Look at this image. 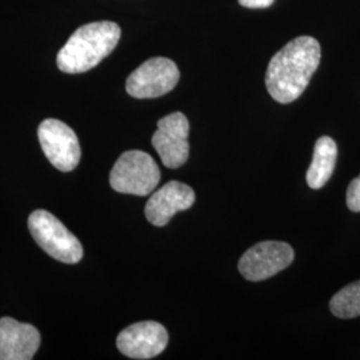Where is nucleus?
<instances>
[{"mask_svg":"<svg viewBox=\"0 0 360 360\" xmlns=\"http://www.w3.org/2000/svg\"><path fill=\"white\" fill-rule=\"evenodd\" d=\"M321 44L315 38L299 37L276 52L267 67V91L279 103L296 101L309 86L321 63Z\"/></svg>","mask_w":360,"mask_h":360,"instance_id":"1","label":"nucleus"},{"mask_svg":"<svg viewBox=\"0 0 360 360\" xmlns=\"http://www.w3.org/2000/svg\"><path fill=\"white\" fill-rule=\"evenodd\" d=\"M120 35V27L108 20L79 27L58 53L56 65L65 74L87 72L115 50Z\"/></svg>","mask_w":360,"mask_h":360,"instance_id":"2","label":"nucleus"},{"mask_svg":"<svg viewBox=\"0 0 360 360\" xmlns=\"http://www.w3.org/2000/svg\"><path fill=\"white\" fill-rule=\"evenodd\" d=\"M28 229L41 250L53 259L67 264H75L82 260L83 245L51 212L34 211L28 218Z\"/></svg>","mask_w":360,"mask_h":360,"instance_id":"3","label":"nucleus"},{"mask_svg":"<svg viewBox=\"0 0 360 360\" xmlns=\"http://www.w3.org/2000/svg\"><path fill=\"white\" fill-rule=\"evenodd\" d=\"M160 181V169L151 155L138 150L126 151L116 160L110 184L116 193L147 196Z\"/></svg>","mask_w":360,"mask_h":360,"instance_id":"4","label":"nucleus"},{"mask_svg":"<svg viewBox=\"0 0 360 360\" xmlns=\"http://www.w3.org/2000/svg\"><path fill=\"white\" fill-rule=\"evenodd\" d=\"M178 65L167 58H153L139 65L126 82V91L136 99H154L174 90L179 82Z\"/></svg>","mask_w":360,"mask_h":360,"instance_id":"5","label":"nucleus"},{"mask_svg":"<svg viewBox=\"0 0 360 360\" xmlns=\"http://www.w3.org/2000/svg\"><path fill=\"white\" fill-rule=\"evenodd\" d=\"M38 138L41 150L53 167L59 171H74L80 160V144L74 129L58 119L40 123Z\"/></svg>","mask_w":360,"mask_h":360,"instance_id":"6","label":"nucleus"},{"mask_svg":"<svg viewBox=\"0 0 360 360\" xmlns=\"http://www.w3.org/2000/svg\"><path fill=\"white\" fill-rule=\"evenodd\" d=\"M294 257L292 247L284 242H262L245 251L239 260V271L247 281H266L287 269Z\"/></svg>","mask_w":360,"mask_h":360,"instance_id":"7","label":"nucleus"},{"mask_svg":"<svg viewBox=\"0 0 360 360\" xmlns=\"http://www.w3.org/2000/svg\"><path fill=\"white\" fill-rule=\"evenodd\" d=\"M190 123L181 112H174L158 122V129L153 136V146L167 168H179L190 155L188 144Z\"/></svg>","mask_w":360,"mask_h":360,"instance_id":"8","label":"nucleus"},{"mask_svg":"<svg viewBox=\"0 0 360 360\" xmlns=\"http://www.w3.org/2000/svg\"><path fill=\"white\" fill-rule=\"evenodd\" d=\"M168 345L167 330L160 323H134L117 335L116 346L131 359H151L165 351Z\"/></svg>","mask_w":360,"mask_h":360,"instance_id":"9","label":"nucleus"},{"mask_svg":"<svg viewBox=\"0 0 360 360\" xmlns=\"http://www.w3.org/2000/svg\"><path fill=\"white\" fill-rule=\"evenodd\" d=\"M193 203V188L184 183L172 180L151 195L144 208V214L151 224L163 227L176 212L191 208Z\"/></svg>","mask_w":360,"mask_h":360,"instance_id":"10","label":"nucleus"},{"mask_svg":"<svg viewBox=\"0 0 360 360\" xmlns=\"http://www.w3.org/2000/svg\"><path fill=\"white\" fill-rule=\"evenodd\" d=\"M38 328L13 318L0 319V360H30L40 346Z\"/></svg>","mask_w":360,"mask_h":360,"instance_id":"11","label":"nucleus"},{"mask_svg":"<svg viewBox=\"0 0 360 360\" xmlns=\"http://www.w3.org/2000/svg\"><path fill=\"white\" fill-rule=\"evenodd\" d=\"M338 156V147L334 139L322 136L315 143L312 163L307 171V184L314 190H319L333 176Z\"/></svg>","mask_w":360,"mask_h":360,"instance_id":"12","label":"nucleus"},{"mask_svg":"<svg viewBox=\"0 0 360 360\" xmlns=\"http://www.w3.org/2000/svg\"><path fill=\"white\" fill-rule=\"evenodd\" d=\"M330 309L340 319L360 316V281L336 292L330 302Z\"/></svg>","mask_w":360,"mask_h":360,"instance_id":"13","label":"nucleus"},{"mask_svg":"<svg viewBox=\"0 0 360 360\" xmlns=\"http://www.w3.org/2000/svg\"><path fill=\"white\" fill-rule=\"evenodd\" d=\"M347 206L354 212H360V175L348 186Z\"/></svg>","mask_w":360,"mask_h":360,"instance_id":"14","label":"nucleus"},{"mask_svg":"<svg viewBox=\"0 0 360 360\" xmlns=\"http://www.w3.org/2000/svg\"><path fill=\"white\" fill-rule=\"evenodd\" d=\"M274 0H239V4L245 8H269Z\"/></svg>","mask_w":360,"mask_h":360,"instance_id":"15","label":"nucleus"}]
</instances>
